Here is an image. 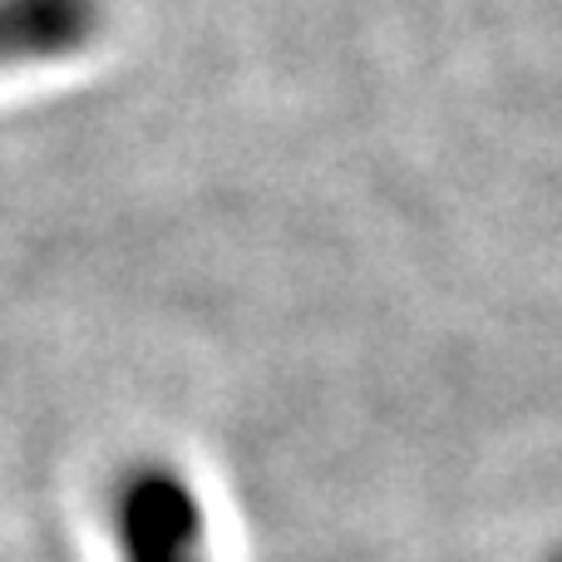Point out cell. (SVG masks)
I'll return each instance as SVG.
<instances>
[{"label": "cell", "mask_w": 562, "mask_h": 562, "mask_svg": "<svg viewBox=\"0 0 562 562\" xmlns=\"http://www.w3.org/2000/svg\"><path fill=\"white\" fill-rule=\"evenodd\" d=\"M109 528L119 562H213L203 504L168 464H138L119 479Z\"/></svg>", "instance_id": "1"}, {"label": "cell", "mask_w": 562, "mask_h": 562, "mask_svg": "<svg viewBox=\"0 0 562 562\" xmlns=\"http://www.w3.org/2000/svg\"><path fill=\"white\" fill-rule=\"evenodd\" d=\"M104 30V0H0V75L69 59Z\"/></svg>", "instance_id": "2"}, {"label": "cell", "mask_w": 562, "mask_h": 562, "mask_svg": "<svg viewBox=\"0 0 562 562\" xmlns=\"http://www.w3.org/2000/svg\"><path fill=\"white\" fill-rule=\"evenodd\" d=\"M558 562H562V558H558Z\"/></svg>", "instance_id": "3"}]
</instances>
